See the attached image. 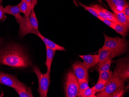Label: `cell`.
I'll return each instance as SVG.
<instances>
[{"instance_id": "21", "label": "cell", "mask_w": 129, "mask_h": 97, "mask_svg": "<svg viewBox=\"0 0 129 97\" xmlns=\"http://www.w3.org/2000/svg\"><path fill=\"white\" fill-rule=\"evenodd\" d=\"M111 62H112L111 60L108 59L102 63L101 64L98 65V69L99 73L101 72L106 71L110 70Z\"/></svg>"}, {"instance_id": "34", "label": "cell", "mask_w": 129, "mask_h": 97, "mask_svg": "<svg viewBox=\"0 0 129 97\" xmlns=\"http://www.w3.org/2000/svg\"><path fill=\"white\" fill-rule=\"evenodd\" d=\"M2 42H3V39L0 38V45L2 43Z\"/></svg>"}, {"instance_id": "9", "label": "cell", "mask_w": 129, "mask_h": 97, "mask_svg": "<svg viewBox=\"0 0 129 97\" xmlns=\"http://www.w3.org/2000/svg\"><path fill=\"white\" fill-rule=\"evenodd\" d=\"M114 13L123 12L124 8L127 1L126 0H105Z\"/></svg>"}, {"instance_id": "18", "label": "cell", "mask_w": 129, "mask_h": 97, "mask_svg": "<svg viewBox=\"0 0 129 97\" xmlns=\"http://www.w3.org/2000/svg\"><path fill=\"white\" fill-rule=\"evenodd\" d=\"M29 22L31 27L36 31H38V21L36 14L35 13L34 8H33L29 16Z\"/></svg>"}, {"instance_id": "11", "label": "cell", "mask_w": 129, "mask_h": 97, "mask_svg": "<svg viewBox=\"0 0 129 97\" xmlns=\"http://www.w3.org/2000/svg\"><path fill=\"white\" fill-rule=\"evenodd\" d=\"M15 91L21 97H33L31 89L27 87L19 80L16 87L14 88Z\"/></svg>"}, {"instance_id": "26", "label": "cell", "mask_w": 129, "mask_h": 97, "mask_svg": "<svg viewBox=\"0 0 129 97\" xmlns=\"http://www.w3.org/2000/svg\"><path fill=\"white\" fill-rule=\"evenodd\" d=\"M88 82H89V80H88V78H87V79L83 80L80 82L79 93L77 95L78 97L81 94V93L83 92L85 90L89 87Z\"/></svg>"}, {"instance_id": "32", "label": "cell", "mask_w": 129, "mask_h": 97, "mask_svg": "<svg viewBox=\"0 0 129 97\" xmlns=\"http://www.w3.org/2000/svg\"><path fill=\"white\" fill-rule=\"evenodd\" d=\"M38 0H32V6L33 8H35V6L37 4Z\"/></svg>"}, {"instance_id": "12", "label": "cell", "mask_w": 129, "mask_h": 97, "mask_svg": "<svg viewBox=\"0 0 129 97\" xmlns=\"http://www.w3.org/2000/svg\"><path fill=\"white\" fill-rule=\"evenodd\" d=\"M79 56L84 60V63L88 69L96 66L99 62L98 55H83Z\"/></svg>"}, {"instance_id": "29", "label": "cell", "mask_w": 129, "mask_h": 97, "mask_svg": "<svg viewBox=\"0 0 129 97\" xmlns=\"http://www.w3.org/2000/svg\"><path fill=\"white\" fill-rule=\"evenodd\" d=\"M99 19V20H100L101 21H102L103 22L104 24L107 25V26H108L109 27L113 29L114 23L112 22L111 21H109L108 19H106L100 18Z\"/></svg>"}, {"instance_id": "22", "label": "cell", "mask_w": 129, "mask_h": 97, "mask_svg": "<svg viewBox=\"0 0 129 97\" xmlns=\"http://www.w3.org/2000/svg\"><path fill=\"white\" fill-rule=\"evenodd\" d=\"M90 7H92L94 9L100 18L108 19L106 15L104 12L103 10V8L98 4L92 5Z\"/></svg>"}, {"instance_id": "27", "label": "cell", "mask_w": 129, "mask_h": 97, "mask_svg": "<svg viewBox=\"0 0 129 97\" xmlns=\"http://www.w3.org/2000/svg\"><path fill=\"white\" fill-rule=\"evenodd\" d=\"M78 3L79 5H80V6L84 8L85 10H87L89 13L91 14L92 15H93V16H94L95 17L99 19L100 17H99V16L98 15L96 12H95V11L92 7H89V6H85V5H84L83 4H82V3H80L79 2H78Z\"/></svg>"}, {"instance_id": "25", "label": "cell", "mask_w": 129, "mask_h": 97, "mask_svg": "<svg viewBox=\"0 0 129 97\" xmlns=\"http://www.w3.org/2000/svg\"><path fill=\"white\" fill-rule=\"evenodd\" d=\"M96 93L89 87L85 90L79 97H96Z\"/></svg>"}, {"instance_id": "10", "label": "cell", "mask_w": 129, "mask_h": 97, "mask_svg": "<svg viewBox=\"0 0 129 97\" xmlns=\"http://www.w3.org/2000/svg\"><path fill=\"white\" fill-rule=\"evenodd\" d=\"M119 55L118 54L112 52L108 49H104L101 48L99 50V62L98 65L101 64L102 63L108 59H111Z\"/></svg>"}, {"instance_id": "2", "label": "cell", "mask_w": 129, "mask_h": 97, "mask_svg": "<svg viewBox=\"0 0 129 97\" xmlns=\"http://www.w3.org/2000/svg\"><path fill=\"white\" fill-rule=\"evenodd\" d=\"M104 45L102 48L108 49L119 55L124 53L128 47V43L125 38L110 37L104 34Z\"/></svg>"}, {"instance_id": "24", "label": "cell", "mask_w": 129, "mask_h": 97, "mask_svg": "<svg viewBox=\"0 0 129 97\" xmlns=\"http://www.w3.org/2000/svg\"><path fill=\"white\" fill-rule=\"evenodd\" d=\"M106 83L105 82L98 81L97 84L91 88L96 94L98 92H100L104 89Z\"/></svg>"}, {"instance_id": "28", "label": "cell", "mask_w": 129, "mask_h": 97, "mask_svg": "<svg viewBox=\"0 0 129 97\" xmlns=\"http://www.w3.org/2000/svg\"><path fill=\"white\" fill-rule=\"evenodd\" d=\"M4 14V8L2 5V3L0 2V21H4L7 18V16Z\"/></svg>"}, {"instance_id": "4", "label": "cell", "mask_w": 129, "mask_h": 97, "mask_svg": "<svg viewBox=\"0 0 129 97\" xmlns=\"http://www.w3.org/2000/svg\"><path fill=\"white\" fill-rule=\"evenodd\" d=\"M33 72L36 74L38 79L39 83L38 91L40 97H47L48 92L50 83V73L46 72L45 74H42L40 69L36 66L33 67Z\"/></svg>"}, {"instance_id": "33", "label": "cell", "mask_w": 129, "mask_h": 97, "mask_svg": "<svg viewBox=\"0 0 129 97\" xmlns=\"http://www.w3.org/2000/svg\"><path fill=\"white\" fill-rule=\"evenodd\" d=\"M24 1H25V2L27 3V4L29 5V6H31V7H32V6L31 3L32 0H24Z\"/></svg>"}, {"instance_id": "16", "label": "cell", "mask_w": 129, "mask_h": 97, "mask_svg": "<svg viewBox=\"0 0 129 97\" xmlns=\"http://www.w3.org/2000/svg\"><path fill=\"white\" fill-rule=\"evenodd\" d=\"M115 14L119 22L128 31L129 29V21L127 20L123 12H119Z\"/></svg>"}, {"instance_id": "23", "label": "cell", "mask_w": 129, "mask_h": 97, "mask_svg": "<svg viewBox=\"0 0 129 97\" xmlns=\"http://www.w3.org/2000/svg\"><path fill=\"white\" fill-rule=\"evenodd\" d=\"M103 10L105 14L106 15L108 19L111 21H112V22H114V23L120 24L118 21L115 14L110 12L109 11H108L107 9H105L104 8H103Z\"/></svg>"}, {"instance_id": "8", "label": "cell", "mask_w": 129, "mask_h": 97, "mask_svg": "<svg viewBox=\"0 0 129 97\" xmlns=\"http://www.w3.org/2000/svg\"><path fill=\"white\" fill-rule=\"evenodd\" d=\"M18 81L17 78L14 76L4 72H0V84L14 89Z\"/></svg>"}, {"instance_id": "14", "label": "cell", "mask_w": 129, "mask_h": 97, "mask_svg": "<svg viewBox=\"0 0 129 97\" xmlns=\"http://www.w3.org/2000/svg\"><path fill=\"white\" fill-rule=\"evenodd\" d=\"M37 35L43 41V42L45 44L46 46H47L49 48H51L55 51H66V49H64L63 47H61V46L53 42V41L45 37L39 31L38 32Z\"/></svg>"}, {"instance_id": "13", "label": "cell", "mask_w": 129, "mask_h": 97, "mask_svg": "<svg viewBox=\"0 0 129 97\" xmlns=\"http://www.w3.org/2000/svg\"><path fill=\"white\" fill-rule=\"evenodd\" d=\"M4 13L5 14L13 16L17 22L19 21L22 17L20 15L21 13L19 4L16 6L8 5L4 8Z\"/></svg>"}, {"instance_id": "3", "label": "cell", "mask_w": 129, "mask_h": 97, "mask_svg": "<svg viewBox=\"0 0 129 97\" xmlns=\"http://www.w3.org/2000/svg\"><path fill=\"white\" fill-rule=\"evenodd\" d=\"M124 86V82L113 72L112 76L106 84L104 89L95 95L96 97H111L117 91L123 89Z\"/></svg>"}, {"instance_id": "17", "label": "cell", "mask_w": 129, "mask_h": 97, "mask_svg": "<svg viewBox=\"0 0 129 97\" xmlns=\"http://www.w3.org/2000/svg\"><path fill=\"white\" fill-rule=\"evenodd\" d=\"M19 5L21 13L24 14V16L26 18H29V16L32 7L29 6L24 0H21L20 3L19 4Z\"/></svg>"}, {"instance_id": "7", "label": "cell", "mask_w": 129, "mask_h": 97, "mask_svg": "<svg viewBox=\"0 0 129 97\" xmlns=\"http://www.w3.org/2000/svg\"><path fill=\"white\" fill-rule=\"evenodd\" d=\"M74 72L79 82L89 77L88 69L84 62L77 61L72 65Z\"/></svg>"}, {"instance_id": "1", "label": "cell", "mask_w": 129, "mask_h": 97, "mask_svg": "<svg viewBox=\"0 0 129 97\" xmlns=\"http://www.w3.org/2000/svg\"><path fill=\"white\" fill-rule=\"evenodd\" d=\"M0 64L17 68H25L32 66L31 62L23 48L13 43L0 49Z\"/></svg>"}, {"instance_id": "15", "label": "cell", "mask_w": 129, "mask_h": 97, "mask_svg": "<svg viewBox=\"0 0 129 97\" xmlns=\"http://www.w3.org/2000/svg\"><path fill=\"white\" fill-rule=\"evenodd\" d=\"M46 59L45 63V65L46 66L47 68V72L50 74L51 64L55 56L56 51L51 48H49L47 46H46Z\"/></svg>"}, {"instance_id": "20", "label": "cell", "mask_w": 129, "mask_h": 97, "mask_svg": "<svg viewBox=\"0 0 129 97\" xmlns=\"http://www.w3.org/2000/svg\"><path fill=\"white\" fill-rule=\"evenodd\" d=\"M113 29L117 33L121 35L123 38H124L127 35V33L128 31H127L123 26L120 24L114 23Z\"/></svg>"}, {"instance_id": "5", "label": "cell", "mask_w": 129, "mask_h": 97, "mask_svg": "<svg viewBox=\"0 0 129 97\" xmlns=\"http://www.w3.org/2000/svg\"><path fill=\"white\" fill-rule=\"evenodd\" d=\"M65 92L67 97H76L79 93L80 83L74 72L70 71L66 75Z\"/></svg>"}, {"instance_id": "6", "label": "cell", "mask_w": 129, "mask_h": 97, "mask_svg": "<svg viewBox=\"0 0 129 97\" xmlns=\"http://www.w3.org/2000/svg\"><path fill=\"white\" fill-rule=\"evenodd\" d=\"M113 73L122 81L125 82L129 79V59L126 57L120 59L117 61Z\"/></svg>"}, {"instance_id": "30", "label": "cell", "mask_w": 129, "mask_h": 97, "mask_svg": "<svg viewBox=\"0 0 129 97\" xmlns=\"http://www.w3.org/2000/svg\"><path fill=\"white\" fill-rule=\"evenodd\" d=\"M123 13L124 14L127 20L129 21V4L128 2L124 8Z\"/></svg>"}, {"instance_id": "31", "label": "cell", "mask_w": 129, "mask_h": 97, "mask_svg": "<svg viewBox=\"0 0 129 97\" xmlns=\"http://www.w3.org/2000/svg\"><path fill=\"white\" fill-rule=\"evenodd\" d=\"M125 92V90L123 89H121L117 91L112 95L111 97H122Z\"/></svg>"}, {"instance_id": "19", "label": "cell", "mask_w": 129, "mask_h": 97, "mask_svg": "<svg viewBox=\"0 0 129 97\" xmlns=\"http://www.w3.org/2000/svg\"><path fill=\"white\" fill-rule=\"evenodd\" d=\"M99 76L98 81L107 82L112 76L113 72L109 71L99 72Z\"/></svg>"}]
</instances>
